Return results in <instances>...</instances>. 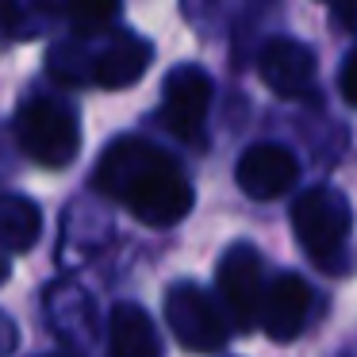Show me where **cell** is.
I'll return each instance as SVG.
<instances>
[{"label": "cell", "mask_w": 357, "mask_h": 357, "mask_svg": "<svg viewBox=\"0 0 357 357\" xmlns=\"http://www.w3.org/2000/svg\"><path fill=\"white\" fill-rule=\"evenodd\" d=\"M16 342H20V326L0 311V357H8L12 349H16Z\"/></svg>", "instance_id": "17"}, {"label": "cell", "mask_w": 357, "mask_h": 357, "mask_svg": "<svg viewBox=\"0 0 357 357\" xmlns=\"http://www.w3.org/2000/svg\"><path fill=\"white\" fill-rule=\"evenodd\" d=\"M296 177H300V162L292 150L277 142H257L234 165V181L250 200H277L296 185Z\"/></svg>", "instance_id": "9"}, {"label": "cell", "mask_w": 357, "mask_h": 357, "mask_svg": "<svg viewBox=\"0 0 357 357\" xmlns=\"http://www.w3.org/2000/svg\"><path fill=\"white\" fill-rule=\"evenodd\" d=\"M211 77L200 66H173L162 85V119L181 142L204 146V127L211 112Z\"/></svg>", "instance_id": "7"}, {"label": "cell", "mask_w": 357, "mask_h": 357, "mask_svg": "<svg viewBox=\"0 0 357 357\" xmlns=\"http://www.w3.org/2000/svg\"><path fill=\"white\" fill-rule=\"evenodd\" d=\"M292 231L303 254L315 265H323L326 273H346L354 265L346 254L349 231H354V208L334 185H315L296 196Z\"/></svg>", "instance_id": "3"}, {"label": "cell", "mask_w": 357, "mask_h": 357, "mask_svg": "<svg viewBox=\"0 0 357 357\" xmlns=\"http://www.w3.org/2000/svg\"><path fill=\"white\" fill-rule=\"evenodd\" d=\"M108 354L112 357H162L158 326L139 303H116L108 315Z\"/></svg>", "instance_id": "11"}, {"label": "cell", "mask_w": 357, "mask_h": 357, "mask_svg": "<svg viewBox=\"0 0 357 357\" xmlns=\"http://www.w3.org/2000/svg\"><path fill=\"white\" fill-rule=\"evenodd\" d=\"M165 323L188 354H215L219 346H227V334H231L219 303L188 280L165 292Z\"/></svg>", "instance_id": "5"}, {"label": "cell", "mask_w": 357, "mask_h": 357, "mask_svg": "<svg viewBox=\"0 0 357 357\" xmlns=\"http://www.w3.org/2000/svg\"><path fill=\"white\" fill-rule=\"evenodd\" d=\"M43 231V215L27 196L16 192H0V246L20 254V250H31L39 242Z\"/></svg>", "instance_id": "13"}, {"label": "cell", "mask_w": 357, "mask_h": 357, "mask_svg": "<svg viewBox=\"0 0 357 357\" xmlns=\"http://www.w3.org/2000/svg\"><path fill=\"white\" fill-rule=\"evenodd\" d=\"M319 4H326V8H331V16L338 20L346 31L357 35V0H319Z\"/></svg>", "instance_id": "16"}, {"label": "cell", "mask_w": 357, "mask_h": 357, "mask_svg": "<svg viewBox=\"0 0 357 357\" xmlns=\"http://www.w3.org/2000/svg\"><path fill=\"white\" fill-rule=\"evenodd\" d=\"M62 12L58 0H0V27L16 43H31L50 31Z\"/></svg>", "instance_id": "12"}, {"label": "cell", "mask_w": 357, "mask_h": 357, "mask_svg": "<svg viewBox=\"0 0 357 357\" xmlns=\"http://www.w3.org/2000/svg\"><path fill=\"white\" fill-rule=\"evenodd\" d=\"M338 93H342V100H346V104H354V108H357V50L342 62V70H338Z\"/></svg>", "instance_id": "15"}, {"label": "cell", "mask_w": 357, "mask_h": 357, "mask_svg": "<svg viewBox=\"0 0 357 357\" xmlns=\"http://www.w3.org/2000/svg\"><path fill=\"white\" fill-rule=\"evenodd\" d=\"M93 185L146 227H173L192 211V181L185 169L154 142L131 135L100 154Z\"/></svg>", "instance_id": "1"}, {"label": "cell", "mask_w": 357, "mask_h": 357, "mask_svg": "<svg viewBox=\"0 0 357 357\" xmlns=\"http://www.w3.org/2000/svg\"><path fill=\"white\" fill-rule=\"evenodd\" d=\"M8 273H12V265H8V257L0 254V284H4V280H8Z\"/></svg>", "instance_id": "18"}, {"label": "cell", "mask_w": 357, "mask_h": 357, "mask_svg": "<svg viewBox=\"0 0 357 357\" xmlns=\"http://www.w3.org/2000/svg\"><path fill=\"white\" fill-rule=\"evenodd\" d=\"M12 131L20 150L43 169H66L81 150V119L58 96H27L16 112Z\"/></svg>", "instance_id": "4"}, {"label": "cell", "mask_w": 357, "mask_h": 357, "mask_svg": "<svg viewBox=\"0 0 357 357\" xmlns=\"http://www.w3.org/2000/svg\"><path fill=\"white\" fill-rule=\"evenodd\" d=\"M257 73L284 100H311L315 96V54L300 39H288V35L269 39L257 58Z\"/></svg>", "instance_id": "8"}, {"label": "cell", "mask_w": 357, "mask_h": 357, "mask_svg": "<svg viewBox=\"0 0 357 357\" xmlns=\"http://www.w3.org/2000/svg\"><path fill=\"white\" fill-rule=\"evenodd\" d=\"M4 39H8V35H4V27H0V43H4Z\"/></svg>", "instance_id": "19"}, {"label": "cell", "mask_w": 357, "mask_h": 357, "mask_svg": "<svg viewBox=\"0 0 357 357\" xmlns=\"http://www.w3.org/2000/svg\"><path fill=\"white\" fill-rule=\"evenodd\" d=\"M307 319H311V284L300 273H277L265 288L261 331L273 342H292L303 334Z\"/></svg>", "instance_id": "10"}, {"label": "cell", "mask_w": 357, "mask_h": 357, "mask_svg": "<svg viewBox=\"0 0 357 357\" xmlns=\"http://www.w3.org/2000/svg\"><path fill=\"white\" fill-rule=\"evenodd\" d=\"M62 12L77 31H108L123 12V0H62Z\"/></svg>", "instance_id": "14"}, {"label": "cell", "mask_w": 357, "mask_h": 357, "mask_svg": "<svg viewBox=\"0 0 357 357\" xmlns=\"http://www.w3.org/2000/svg\"><path fill=\"white\" fill-rule=\"evenodd\" d=\"M150 47L135 31H81L50 50V73L70 85H96V89H127L150 70Z\"/></svg>", "instance_id": "2"}, {"label": "cell", "mask_w": 357, "mask_h": 357, "mask_svg": "<svg viewBox=\"0 0 357 357\" xmlns=\"http://www.w3.org/2000/svg\"><path fill=\"white\" fill-rule=\"evenodd\" d=\"M215 284L227 303V315L238 331H254L261 323L265 303V261L250 242H234L215 265Z\"/></svg>", "instance_id": "6"}]
</instances>
